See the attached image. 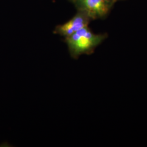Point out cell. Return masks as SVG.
<instances>
[{
  "label": "cell",
  "mask_w": 147,
  "mask_h": 147,
  "mask_svg": "<svg viewBox=\"0 0 147 147\" xmlns=\"http://www.w3.org/2000/svg\"><path fill=\"white\" fill-rule=\"evenodd\" d=\"M108 37V34L94 33L89 26L86 27L73 34L64 38L71 57L77 59L82 55H91Z\"/></svg>",
  "instance_id": "obj_1"
},
{
  "label": "cell",
  "mask_w": 147,
  "mask_h": 147,
  "mask_svg": "<svg viewBox=\"0 0 147 147\" xmlns=\"http://www.w3.org/2000/svg\"><path fill=\"white\" fill-rule=\"evenodd\" d=\"M92 20L84 13L77 11L75 15L66 22L55 27L53 33L60 36L69 37L81 29L88 26Z\"/></svg>",
  "instance_id": "obj_3"
},
{
  "label": "cell",
  "mask_w": 147,
  "mask_h": 147,
  "mask_svg": "<svg viewBox=\"0 0 147 147\" xmlns=\"http://www.w3.org/2000/svg\"><path fill=\"white\" fill-rule=\"evenodd\" d=\"M111 1H112V2H113V3H116L117 2H118V1H121V0H110Z\"/></svg>",
  "instance_id": "obj_4"
},
{
  "label": "cell",
  "mask_w": 147,
  "mask_h": 147,
  "mask_svg": "<svg viewBox=\"0 0 147 147\" xmlns=\"http://www.w3.org/2000/svg\"><path fill=\"white\" fill-rule=\"evenodd\" d=\"M69 1H70V2H72L73 3L74 1V0H68Z\"/></svg>",
  "instance_id": "obj_5"
},
{
  "label": "cell",
  "mask_w": 147,
  "mask_h": 147,
  "mask_svg": "<svg viewBox=\"0 0 147 147\" xmlns=\"http://www.w3.org/2000/svg\"><path fill=\"white\" fill-rule=\"evenodd\" d=\"M73 4L76 11L84 13L93 21L105 19L115 3L110 0H74Z\"/></svg>",
  "instance_id": "obj_2"
}]
</instances>
